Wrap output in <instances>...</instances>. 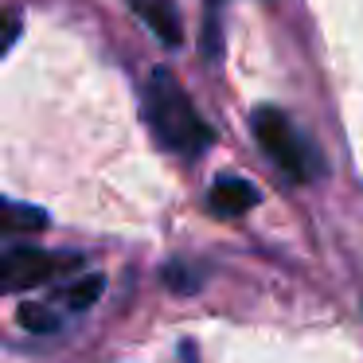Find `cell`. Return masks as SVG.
Wrapping results in <instances>:
<instances>
[{
	"label": "cell",
	"instance_id": "6da1fadb",
	"mask_svg": "<svg viewBox=\"0 0 363 363\" xmlns=\"http://www.w3.org/2000/svg\"><path fill=\"white\" fill-rule=\"evenodd\" d=\"M145 118H149L157 141L172 152H184V157H196V152H203L215 141L211 125L199 118L196 102L172 79L168 67H157L149 74V82H145Z\"/></svg>",
	"mask_w": 363,
	"mask_h": 363
},
{
	"label": "cell",
	"instance_id": "7a4b0ae2",
	"mask_svg": "<svg viewBox=\"0 0 363 363\" xmlns=\"http://www.w3.org/2000/svg\"><path fill=\"white\" fill-rule=\"evenodd\" d=\"M250 125H254V137H258L262 152H266L289 180L308 184L313 176H320V157H316V149L301 137V129L293 125L289 113L274 110V106H262V110H254Z\"/></svg>",
	"mask_w": 363,
	"mask_h": 363
},
{
	"label": "cell",
	"instance_id": "3957f363",
	"mask_svg": "<svg viewBox=\"0 0 363 363\" xmlns=\"http://www.w3.org/2000/svg\"><path fill=\"white\" fill-rule=\"evenodd\" d=\"M79 258H63L59 262L55 254L48 250H32V246H9L4 258H0V285L9 293H28V289H40L43 281L59 274V269L74 266Z\"/></svg>",
	"mask_w": 363,
	"mask_h": 363
},
{
	"label": "cell",
	"instance_id": "277c9868",
	"mask_svg": "<svg viewBox=\"0 0 363 363\" xmlns=\"http://www.w3.org/2000/svg\"><path fill=\"white\" fill-rule=\"evenodd\" d=\"M258 199H262L258 188L250 180H242V176H219L211 184V211L227 215V219L246 215L250 207H258Z\"/></svg>",
	"mask_w": 363,
	"mask_h": 363
},
{
	"label": "cell",
	"instance_id": "5b68a950",
	"mask_svg": "<svg viewBox=\"0 0 363 363\" xmlns=\"http://www.w3.org/2000/svg\"><path fill=\"white\" fill-rule=\"evenodd\" d=\"M129 4H133V12L164 43H172V48H176V43L184 40V28H180V16L172 12V0H129Z\"/></svg>",
	"mask_w": 363,
	"mask_h": 363
},
{
	"label": "cell",
	"instance_id": "8992f818",
	"mask_svg": "<svg viewBox=\"0 0 363 363\" xmlns=\"http://www.w3.org/2000/svg\"><path fill=\"white\" fill-rule=\"evenodd\" d=\"M102 289H106V281L98 274H90V277H82V281H74V285H67L63 293H59V305L67 308V313H86L90 305H94L98 297H102Z\"/></svg>",
	"mask_w": 363,
	"mask_h": 363
},
{
	"label": "cell",
	"instance_id": "52a82bcc",
	"mask_svg": "<svg viewBox=\"0 0 363 363\" xmlns=\"http://www.w3.org/2000/svg\"><path fill=\"white\" fill-rule=\"evenodd\" d=\"M43 227H48V211L16 203V199L4 203V230H43Z\"/></svg>",
	"mask_w": 363,
	"mask_h": 363
},
{
	"label": "cell",
	"instance_id": "ba28073f",
	"mask_svg": "<svg viewBox=\"0 0 363 363\" xmlns=\"http://www.w3.org/2000/svg\"><path fill=\"white\" fill-rule=\"evenodd\" d=\"M20 324L28 332H55L59 328V308L55 305H24L20 308Z\"/></svg>",
	"mask_w": 363,
	"mask_h": 363
}]
</instances>
